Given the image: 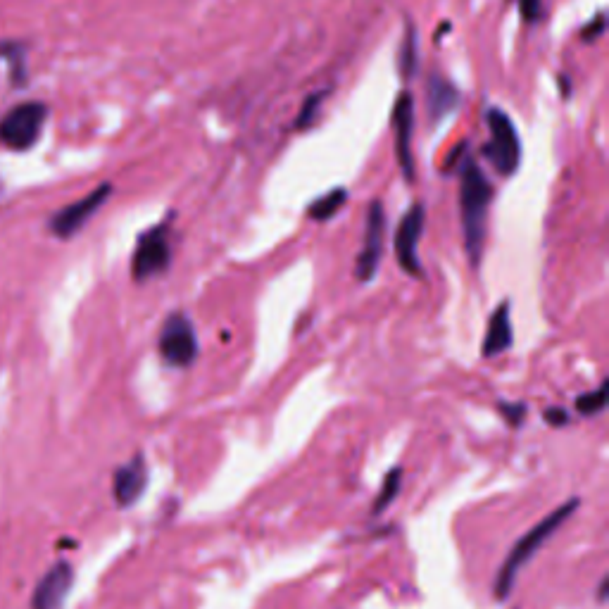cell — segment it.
<instances>
[{
	"mask_svg": "<svg viewBox=\"0 0 609 609\" xmlns=\"http://www.w3.org/2000/svg\"><path fill=\"white\" fill-rule=\"evenodd\" d=\"M493 200V186L486 179L483 169L474 160L462 162L460 174V217H462V234L464 248H467L472 267L481 265L483 241H486V219L488 207Z\"/></svg>",
	"mask_w": 609,
	"mask_h": 609,
	"instance_id": "6da1fadb",
	"label": "cell"
},
{
	"mask_svg": "<svg viewBox=\"0 0 609 609\" xmlns=\"http://www.w3.org/2000/svg\"><path fill=\"white\" fill-rule=\"evenodd\" d=\"M579 505H581L579 498L567 500L564 505L557 507V510H552L548 517L541 521V524L533 526L529 533H524V536H521L519 541L514 543L510 555H507V560L502 562V567L498 571V579H495V583H493L495 598H498V600L510 598L521 567H524V564L529 562L531 557L536 555V552L541 550L543 545L548 543L557 531H560V526L571 517V514L579 510Z\"/></svg>",
	"mask_w": 609,
	"mask_h": 609,
	"instance_id": "7a4b0ae2",
	"label": "cell"
},
{
	"mask_svg": "<svg viewBox=\"0 0 609 609\" xmlns=\"http://www.w3.org/2000/svg\"><path fill=\"white\" fill-rule=\"evenodd\" d=\"M46 119L48 108L41 100H27V103L15 105L0 119V143L5 148L17 150V153L34 148L43 134V127H46Z\"/></svg>",
	"mask_w": 609,
	"mask_h": 609,
	"instance_id": "3957f363",
	"label": "cell"
},
{
	"mask_svg": "<svg viewBox=\"0 0 609 609\" xmlns=\"http://www.w3.org/2000/svg\"><path fill=\"white\" fill-rule=\"evenodd\" d=\"M488 131H491V136H488L483 155L498 169L500 177H512L521 162V141L517 127H514L505 110L491 108L488 110Z\"/></svg>",
	"mask_w": 609,
	"mask_h": 609,
	"instance_id": "277c9868",
	"label": "cell"
},
{
	"mask_svg": "<svg viewBox=\"0 0 609 609\" xmlns=\"http://www.w3.org/2000/svg\"><path fill=\"white\" fill-rule=\"evenodd\" d=\"M158 350L169 367L186 369L198 357V334L196 326L184 312H172L160 329Z\"/></svg>",
	"mask_w": 609,
	"mask_h": 609,
	"instance_id": "5b68a950",
	"label": "cell"
},
{
	"mask_svg": "<svg viewBox=\"0 0 609 609\" xmlns=\"http://www.w3.org/2000/svg\"><path fill=\"white\" fill-rule=\"evenodd\" d=\"M169 265H172L169 231L167 224H158L138 238L134 257H131V276L138 284H143V281L165 274Z\"/></svg>",
	"mask_w": 609,
	"mask_h": 609,
	"instance_id": "8992f818",
	"label": "cell"
},
{
	"mask_svg": "<svg viewBox=\"0 0 609 609\" xmlns=\"http://www.w3.org/2000/svg\"><path fill=\"white\" fill-rule=\"evenodd\" d=\"M386 243V207L379 198L372 200L367 212V226H364V243L355 262V276L362 284H369L379 272L381 255Z\"/></svg>",
	"mask_w": 609,
	"mask_h": 609,
	"instance_id": "52a82bcc",
	"label": "cell"
},
{
	"mask_svg": "<svg viewBox=\"0 0 609 609\" xmlns=\"http://www.w3.org/2000/svg\"><path fill=\"white\" fill-rule=\"evenodd\" d=\"M426 224V207L424 203H414L410 210L405 212L400 219L398 231H395V257H398V265L405 269L407 274L419 279L422 276V262H419V238L424 234Z\"/></svg>",
	"mask_w": 609,
	"mask_h": 609,
	"instance_id": "ba28073f",
	"label": "cell"
},
{
	"mask_svg": "<svg viewBox=\"0 0 609 609\" xmlns=\"http://www.w3.org/2000/svg\"><path fill=\"white\" fill-rule=\"evenodd\" d=\"M112 193V184H100L98 188H93L89 196L79 198L77 203L62 207L60 212H55L53 219H50V231H53L58 238H72L77 231L84 229L89 224V219L96 215V212L108 203Z\"/></svg>",
	"mask_w": 609,
	"mask_h": 609,
	"instance_id": "9c48e42d",
	"label": "cell"
},
{
	"mask_svg": "<svg viewBox=\"0 0 609 609\" xmlns=\"http://www.w3.org/2000/svg\"><path fill=\"white\" fill-rule=\"evenodd\" d=\"M412 131H414V98L410 91H403L395 100L393 108V134H395V158L405 179L414 181V158H412Z\"/></svg>",
	"mask_w": 609,
	"mask_h": 609,
	"instance_id": "30bf717a",
	"label": "cell"
},
{
	"mask_svg": "<svg viewBox=\"0 0 609 609\" xmlns=\"http://www.w3.org/2000/svg\"><path fill=\"white\" fill-rule=\"evenodd\" d=\"M74 586V567L69 562L53 564L31 595V609H65V600Z\"/></svg>",
	"mask_w": 609,
	"mask_h": 609,
	"instance_id": "8fae6325",
	"label": "cell"
},
{
	"mask_svg": "<svg viewBox=\"0 0 609 609\" xmlns=\"http://www.w3.org/2000/svg\"><path fill=\"white\" fill-rule=\"evenodd\" d=\"M148 488V464L146 457L136 455L131 457L127 464L115 472V479H112V495H115V502L122 510L136 505L141 500V495L146 493Z\"/></svg>",
	"mask_w": 609,
	"mask_h": 609,
	"instance_id": "7c38bea8",
	"label": "cell"
},
{
	"mask_svg": "<svg viewBox=\"0 0 609 609\" xmlns=\"http://www.w3.org/2000/svg\"><path fill=\"white\" fill-rule=\"evenodd\" d=\"M457 103H460V91L455 89V84L441 74H431L426 81V110H429L431 124H438L450 112H455Z\"/></svg>",
	"mask_w": 609,
	"mask_h": 609,
	"instance_id": "4fadbf2b",
	"label": "cell"
},
{
	"mask_svg": "<svg viewBox=\"0 0 609 609\" xmlns=\"http://www.w3.org/2000/svg\"><path fill=\"white\" fill-rule=\"evenodd\" d=\"M514 343L512 319H510V303H500L493 310L491 322H488L486 338H483V357H498L510 350Z\"/></svg>",
	"mask_w": 609,
	"mask_h": 609,
	"instance_id": "5bb4252c",
	"label": "cell"
},
{
	"mask_svg": "<svg viewBox=\"0 0 609 609\" xmlns=\"http://www.w3.org/2000/svg\"><path fill=\"white\" fill-rule=\"evenodd\" d=\"M345 198H348V191H345V188H334V191H329L326 196L317 198L315 203L307 207V217L315 219V222H326V219L334 217L336 212L345 205Z\"/></svg>",
	"mask_w": 609,
	"mask_h": 609,
	"instance_id": "9a60e30c",
	"label": "cell"
},
{
	"mask_svg": "<svg viewBox=\"0 0 609 609\" xmlns=\"http://www.w3.org/2000/svg\"><path fill=\"white\" fill-rule=\"evenodd\" d=\"M419 67V41H417V31H414L412 24H407L403 48H400V72H403L405 79H412L414 72Z\"/></svg>",
	"mask_w": 609,
	"mask_h": 609,
	"instance_id": "2e32d148",
	"label": "cell"
},
{
	"mask_svg": "<svg viewBox=\"0 0 609 609\" xmlns=\"http://www.w3.org/2000/svg\"><path fill=\"white\" fill-rule=\"evenodd\" d=\"M400 488H403V469L395 467L386 474L384 486H381V491H379V498H376L374 507H372V514H381L386 507H391L395 498L400 495Z\"/></svg>",
	"mask_w": 609,
	"mask_h": 609,
	"instance_id": "e0dca14e",
	"label": "cell"
},
{
	"mask_svg": "<svg viewBox=\"0 0 609 609\" xmlns=\"http://www.w3.org/2000/svg\"><path fill=\"white\" fill-rule=\"evenodd\" d=\"M607 407V381H602L598 391L583 393L576 398V412L583 414V417H595Z\"/></svg>",
	"mask_w": 609,
	"mask_h": 609,
	"instance_id": "ac0fdd59",
	"label": "cell"
},
{
	"mask_svg": "<svg viewBox=\"0 0 609 609\" xmlns=\"http://www.w3.org/2000/svg\"><path fill=\"white\" fill-rule=\"evenodd\" d=\"M322 100H324V91L312 93V96L305 98L303 108H300L298 117H295V129H310L312 122H315L319 108H322Z\"/></svg>",
	"mask_w": 609,
	"mask_h": 609,
	"instance_id": "d6986e66",
	"label": "cell"
},
{
	"mask_svg": "<svg viewBox=\"0 0 609 609\" xmlns=\"http://www.w3.org/2000/svg\"><path fill=\"white\" fill-rule=\"evenodd\" d=\"M500 412L505 417V422L510 426H519L526 417V405L524 403H500Z\"/></svg>",
	"mask_w": 609,
	"mask_h": 609,
	"instance_id": "ffe728a7",
	"label": "cell"
},
{
	"mask_svg": "<svg viewBox=\"0 0 609 609\" xmlns=\"http://www.w3.org/2000/svg\"><path fill=\"white\" fill-rule=\"evenodd\" d=\"M519 15L524 22H538L543 15V0H519Z\"/></svg>",
	"mask_w": 609,
	"mask_h": 609,
	"instance_id": "44dd1931",
	"label": "cell"
},
{
	"mask_svg": "<svg viewBox=\"0 0 609 609\" xmlns=\"http://www.w3.org/2000/svg\"><path fill=\"white\" fill-rule=\"evenodd\" d=\"M605 12H598V15H595V20L590 22V24H586V27L581 29V39L583 41H595V39H600L602 34H605Z\"/></svg>",
	"mask_w": 609,
	"mask_h": 609,
	"instance_id": "7402d4cb",
	"label": "cell"
},
{
	"mask_svg": "<svg viewBox=\"0 0 609 609\" xmlns=\"http://www.w3.org/2000/svg\"><path fill=\"white\" fill-rule=\"evenodd\" d=\"M543 417L550 426H567L571 422L569 412L564 407H550V410H545Z\"/></svg>",
	"mask_w": 609,
	"mask_h": 609,
	"instance_id": "603a6c76",
	"label": "cell"
},
{
	"mask_svg": "<svg viewBox=\"0 0 609 609\" xmlns=\"http://www.w3.org/2000/svg\"><path fill=\"white\" fill-rule=\"evenodd\" d=\"M560 84H562V96H569V79L560 77Z\"/></svg>",
	"mask_w": 609,
	"mask_h": 609,
	"instance_id": "cb8c5ba5",
	"label": "cell"
},
{
	"mask_svg": "<svg viewBox=\"0 0 609 609\" xmlns=\"http://www.w3.org/2000/svg\"><path fill=\"white\" fill-rule=\"evenodd\" d=\"M605 595H607V579L602 581V586H600V600H605Z\"/></svg>",
	"mask_w": 609,
	"mask_h": 609,
	"instance_id": "d4e9b609",
	"label": "cell"
}]
</instances>
